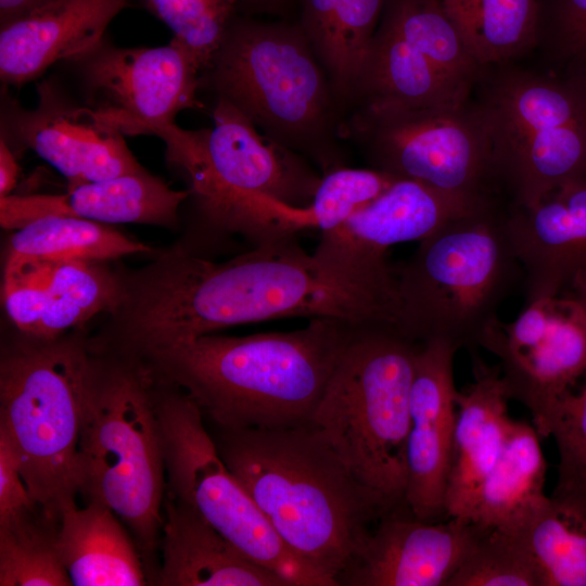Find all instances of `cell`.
I'll list each match as a JSON object with an SVG mask.
<instances>
[{
    "label": "cell",
    "mask_w": 586,
    "mask_h": 586,
    "mask_svg": "<svg viewBox=\"0 0 586 586\" xmlns=\"http://www.w3.org/2000/svg\"><path fill=\"white\" fill-rule=\"evenodd\" d=\"M118 273L120 295L106 331L122 357L273 319L397 322L396 275L387 263L333 262L306 253L294 238L256 245L222 263L174 250Z\"/></svg>",
    "instance_id": "obj_1"
},
{
    "label": "cell",
    "mask_w": 586,
    "mask_h": 586,
    "mask_svg": "<svg viewBox=\"0 0 586 586\" xmlns=\"http://www.w3.org/2000/svg\"><path fill=\"white\" fill-rule=\"evenodd\" d=\"M362 324L315 317L298 330L204 334L124 358L149 381L190 397L219 429L309 425L330 378Z\"/></svg>",
    "instance_id": "obj_2"
},
{
    "label": "cell",
    "mask_w": 586,
    "mask_h": 586,
    "mask_svg": "<svg viewBox=\"0 0 586 586\" xmlns=\"http://www.w3.org/2000/svg\"><path fill=\"white\" fill-rule=\"evenodd\" d=\"M215 443L282 542L329 586L361 553L370 524L392 512L313 424L219 429Z\"/></svg>",
    "instance_id": "obj_3"
},
{
    "label": "cell",
    "mask_w": 586,
    "mask_h": 586,
    "mask_svg": "<svg viewBox=\"0 0 586 586\" xmlns=\"http://www.w3.org/2000/svg\"><path fill=\"white\" fill-rule=\"evenodd\" d=\"M20 334L1 352L0 429L15 448L33 500L59 523L80 494L82 422L101 357L78 334Z\"/></svg>",
    "instance_id": "obj_4"
},
{
    "label": "cell",
    "mask_w": 586,
    "mask_h": 586,
    "mask_svg": "<svg viewBox=\"0 0 586 586\" xmlns=\"http://www.w3.org/2000/svg\"><path fill=\"white\" fill-rule=\"evenodd\" d=\"M507 211L495 201L448 220L395 269L396 329L403 336L421 344L445 341L457 351L480 347L501 304L523 284Z\"/></svg>",
    "instance_id": "obj_5"
},
{
    "label": "cell",
    "mask_w": 586,
    "mask_h": 586,
    "mask_svg": "<svg viewBox=\"0 0 586 586\" xmlns=\"http://www.w3.org/2000/svg\"><path fill=\"white\" fill-rule=\"evenodd\" d=\"M205 72L218 98L266 138L314 161L324 174L344 166L341 106L300 25L230 23Z\"/></svg>",
    "instance_id": "obj_6"
},
{
    "label": "cell",
    "mask_w": 586,
    "mask_h": 586,
    "mask_svg": "<svg viewBox=\"0 0 586 586\" xmlns=\"http://www.w3.org/2000/svg\"><path fill=\"white\" fill-rule=\"evenodd\" d=\"M420 345L394 326L360 327L311 422L359 483L390 511L407 506L410 391Z\"/></svg>",
    "instance_id": "obj_7"
},
{
    "label": "cell",
    "mask_w": 586,
    "mask_h": 586,
    "mask_svg": "<svg viewBox=\"0 0 586 586\" xmlns=\"http://www.w3.org/2000/svg\"><path fill=\"white\" fill-rule=\"evenodd\" d=\"M80 494L106 506L151 553L164 522L165 462L151 385L132 364L102 358L84 416Z\"/></svg>",
    "instance_id": "obj_8"
},
{
    "label": "cell",
    "mask_w": 586,
    "mask_h": 586,
    "mask_svg": "<svg viewBox=\"0 0 586 586\" xmlns=\"http://www.w3.org/2000/svg\"><path fill=\"white\" fill-rule=\"evenodd\" d=\"M168 495L194 509L245 557L290 586H329L282 542L220 457L203 413L181 391L150 382Z\"/></svg>",
    "instance_id": "obj_9"
},
{
    "label": "cell",
    "mask_w": 586,
    "mask_h": 586,
    "mask_svg": "<svg viewBox=\"0 0 586 586\" xmlns=\"http://www.w3.org/2000/svg\"><path fill=\"white\" fill-rule=\"evenodd\" d=\"M343 135L361 144L374 169L475 205L504 200L487 123L470 100L416 110L358 106Z\"/></svg>",
    "instance_id": "obj_10"
},
{
    "label": "cell",
    "mask_w": 586,
    "mask_h": 586,
    "mask_svg": "<svg viewBox=\"0 0 586 586\" xmlns=\"http://www.w3.org/2000/svg\"><path fill=\"white\" fill-rule=\"evenodd\" d=\"M152 135L165 142L167 161L188 175L202 216L256 193L307 205L322 179L301 155L259 135L249 117L221 98L212 127L186 130L170 123Z\"/></svg>",
    "instance_id": "obj_11"
},
{
    "label": "cell",
    "mask_w": 586,
    "mask_h": 586,
    "mask_svg": "<svg viewBox=\"0 0 586 586\" xmlns=\"http://www.w3.org/2000/svg\"><path fill=\"white\" fill-rule=\"evenodd\" d=\"M479 345L499 360L509 400L547 437L556 404L586 372V310L564 295L539 298L511 322L494 319Z\"/></svg>",
    "instance_id": "obj_12"
},
{
    "label": "cell",
    "mask_w": 586,
    "mask_h": 586,
    "mask_svg": "<svg viewBox=\"0 0 586 586\" xmlns=\"http://www.w3.org/2000/svg\"><path fill=\"white\" fill-rule=\"evenodd\" d=\"M92 107L123 135H152L198 106L200 67L179 43L116 48L103 40L78 59Z\"/></svg>",
    "instance_id": "obj_13"
},
{
    "label": "cell",
    "mask_w": 586,
    "mask_h": 586,
    "mask_svg": "<svg viewBox=\"0 0 586 586\" xmlns=\"http://www.w3.org/2000/svg\"><path fill=\"white\" fill-rule=\"evenodd\" d=\"M37 90V106L12 105L3 128L15 143L60 171L68 186L145 171L124 135L93 109L73 103L49 81Z\"/></svg>",
    "instance_id": "obj_14"
},
{
    "label": "cell",
    "mask_w": 586,
    "mask_h": 586,
    "mask_svg": "<svg viewBox=\"0 0 586 586\" xmlns=\"http://www.w3.org/2000/svg\"><path fill=\"white\" fill-rule=\"evenodd\" d=\"M457 349L445 341L422 343L410 391L405 501L425 521L446 519L458 391L454 380Z\"/></svg>",
    "instance_id": "obj_15"
},
{
    "label": "cell",
    "mask_w": 586,
    "mask_h": 586,
    "mask_svg": "<svg viewBox=\"0 0 586 586\" xmlns=\"http://www.w3.org/2000/svg\"><path fill=\"white\" fill-rule=\"evenodd\" d=\"M488 527L451 517L425 521L400 509L379 520L337 586H447Z\"/></svg>",
    "instance_id": "obj_16"
},
{
    "label": "cell",
    "mask_w": 586,
    "mask_h": 586,
    "mask_svg": "<svg viewBox=\"0 0 586 586\" xmlns=\"http://www.w3.org/2000/svg\"><path fill=\"white\" fill-rule=\"evenodd\" d=\"M483 205L419 181L397 178L341 226L321 233L315 253L349 265L384 264L390 246L420 241L448 220Z\"/></svg>",
    "instance_id": "obj_17"
},
{
    "label": "cell",
    "mask_w": 586,
    "mask_h": 586,
    "mask_svg": "<svg viewBox=\"0 0 586 586\" xmlns=\"http://www.w3.org/2000/svg\"><path fill=\"white\" fill-rule=\"evenodd\" d=\"M506 229L523 270L525 304L561 295L586 271V183L562 186L532 206H510Z\"/></svg>",
    "instance_id": "obj_18"
},
{
    "label": "cell",
    "mask_w": 586,
    "mask_h": 586,
    "mask_svg": "<svg viewBox=\"0 0 586 586\" xmlns=\"http://www.w3.org/2000/svg\"><path fill=\"white\" fill-rule=\"evenodd\" d=\"M395 180L394 176L374 168L343 166L324 174L307 205H292L266 194H249L212 212L204 220L217 231L242 235L254 246L294 238L297 232L310 229L329 232Z\"/></svg>",
    "instance_id": "obj_19"
},
{
    "label": "cell",
    "mask_w": 586,
    "mask_h": 586,
    "mask_svg": "<svg viewBox=\"0 0 586 586\" xmlns=\"http://www.w3.org/2000/svg\"><path fill=\"white\" fill-rule=\"evenodd\" d=\"M191 190H173L146 170L140 174L68 186L64 193L0 198V225L15 230L47 215L72 216L102 224L178 225V209Z\"/></svg>",
    "instance_id": "obj_20"
},
{
    "label": "cell",
    "mask_w": 586,
    "mask_h": 586,
    "mask_svg": "<svg viewBox=\"0 0 586 586\" xmlns=\"http://www.w3.org/2000/svg\"><path fill=\"white\" fill-rule=\"evenodd\" d=\"M127 0H50L1 26L0 77L22 85L62 60H78L102 40Z\"/></svg>",
    "instance_id": "obj_21"
},
{
    "label": "cell",
    "mask_w": 586,
    "mask_h": 586,
    "mask_svg": "<svg viewBox=\"0 0 586 586\" xmlns=\"http://www.w3.org/2000/svg\"><path fill=\"white\" fill-rule=\"evenodd\" d=\"M498 66L476 103L489 130L494 173L532 135L586 118L585 80Z\"/></svg>",
    "instance_id": "obj_22"
},
{
    "label": "cell",
    "mask_w": 586,
    "mask_h": 586,
    "mask_svg": "<svg viewBox=\"0 0 586 586\" xmlns=\"http://www.w3.org/2000/svg\"><path fill=\"white\" fill-rule=\"evenodd\" d=\"M474 381L458 392L446 517L469 519L484 479L499 458L513 419L499 365H486L471 351Z\"/></svg>",
    "instance_id": "obj_23"
},
{
    "label": "cell",
    "mask_w": 586,
    "mask_h": 586,
    "mask_svg": "<svg viewBox=\"0 0 586 586\" xmlns=\"http://www.w3.org/2000/svg\"><path fill=\"white\" fill-rule=\"evenodd\" d=\"M165 513L161 585L290 586L245 557L186 502L168 495Z\"/></svg>",
    "instance_id": "obj_24"
},
{
    "label": "cell",
    "mask_w": 586,
    "mask_h": 586,
    "mask_svg": "<svg viewBox=\"0 0 586 586\" xmlns=\"http://www.w3.org/2000/svg\"><path fill=\"white\" fill-rule=\"evenodd\" d=\"M470 94L381 21L358 69L348 103L416 110L462 103L470 100Z\"/></svg>",
    "instance_id": "obj_25"
},
{
    "label": "cell",
    "mask_w": 586,
    "mask_h": 586,
    "mask_svg": "<svg viewBox=\"0 0 586 586\" xmlns=\"http://www.w3.org/2000/svg\"><path fill=\"white\" fill-rule=\"evenodd\" d=\"M60 559L75 586L145 585L139 553L106 506L87 501L61 514L56 532Z\"/></svg>",
    "instance_id": "obj_26"
},
{
    "label": "cell",
    "mask_w": 586,
    "mask_h": 586,
    "mask_svg": "<svg viewBox=\"0 0 586 586\" xmlns=\"http://www.w3.org/2000/svg\"><path fill=\"white\" fill-rule=\"evenodd\" d=\"M534 425L513 420L506 445L481 484L469 520L511 530L547 496V462Z\"/></svg>",
    "instance_id": "obj_27"
},
{
    "label": "cell",
    "mask_w": 586,
    "mask_h": 586,
    "mask_svg": "<svg viewBox=\"0 0 586 586\" xmlns=\"http://www.w3.org/2000/svg\"><path fill=\"white\" fill-rule=\"evenodd\" d=\"M104 263L39 262L41 319L35 337L55 339L102 311L114 310L120 295V278Z\"/></svg>",
    "instance_id": "obj_28"
},
{
    "label": "cell",
    "mask_w": 586,
    "mask_h": 586,
    "mask_svg": "<svg viewBox=\"0 0 586 586\" xmlns=\"http://www.w3.org/2000/svg\"><path fill=\"white\" fill-rule=\"evenodd\" d=\"M534 557L544 586H586V500L552 493L511 528Z\"/></svg>",
    "instance_id": "obj_29"
},
{
    "label": "cell",
    "mask_w": 586,
    "mask_h": 586,
    "mask_svg": "<svg viewBox=\"0 0 586 586\" xmlns=\"http://www.w3.org/2000/svg\"><path fill=\"white\" fill-rule=\"evenodd\" d=\"M13 231L7 256L56 262H107L152 252L151 247L107 224L72 216H41Z\"/></svg>",
    "instance_id": "obj_30"
},
{
    "label": "cell",
    "mask_w": 586,
    "mask_h": 586,
    "mask_svg": "<svg viewBox=\"0 0 586 586\" xmlns=\"http://www.w3.org/2000/svg\"><path fill=\"white\" fill-rule=\"evenodd\" d=\"M446 78L472 91L483 67L438 0H386L381 16Z\"/></svg>",
    "instance_id": "obj_31"
},
{
    "label": "cell",
    "mask_w": 586,
    "mask_h": 586,
    "mask_svg": "<svg viewBox=\"0 0 586 586\" xmlns=\"http://www.w3.org/2000/svg\"><path fill=\"white\" fill-rule=\"evenodd\" d=\"M537 0H472L464 42L482 66L507 64L537 41Z\"/></svg>",
    "instance_id": "obj_32"
},
{
    "label": "cell",
    "mask_w": 586,
    "mask_h": 586,
    "mask_svg": "<svg viewBox=\"0 0 586 586\" xmlns=\"http://www.w3.org/2000/svg\"><path fill=\"white\" fill-rule=\"evenodd\" d=\"M59 523L40 510L0 525L1 586H68L56 549Z\"/></svg>",
    "instance_id": "obj_33"
},
{
    "label": "cell",
    "mask_w": 586,
    "mask_h": 586,
    "mask_svg": "<svg viewBox=\"0 0 586 586\" xmlns=\"http://www.w3.org/2000/svg\"><path fill=\"white\" fill-rule=\"evenodd\" d=\"M447 586H544L538 564L521 537L486 528Z\"/></svg>",
    "instance_id": "obj_34"
},
{
    "label": "cell",
    "mask_w": 586,
    "mask_h": 586,
    "mask_svg": "<svg viewBox=\"0 0 586 586\" xmlns=\"http://www.w3.org/2000/svg\"><path fill=\"white\" fill-rule=\"evenodd\" d=\"M174 33L173 40L193 58L201 72L218 50L235 7L244 0H140Z\"/></svg>",
    "instance_id": "obj_35"
},
{
    "label": "cell",
    "mask_w": 586,
    "mask_h": 586,
    "mask_svg": "<svg viewBox=\"0 0 586 586\" xmlns=\"http://www.w3.org/2000/svg\"><path fill=\"white\" fill-rule=\"evenodd\" d=\"M385 1H337L327 75L340 106L349 102L358 69L379 26Z\"/></svg>",
    "instance_id": "obj_36"
},
{
    "label": "cell",
    "mask_w": 586,
    "mask_h": 586,
    "mask_svg": "<svg viewBox=\"0 0 586 586\" xmlns=\"http://www.w3.org/2000/svg\"><path fill=\"white\" fill-rule=\"evenodd\" d=\"M537 41L546 56L586 81V0H537Z\"/></svg>",
    "instance_id": "obj_37"
},
{
    "label": "cell",
    "mask_w": 586,
    "mask_h": 586,
    "mask_svg": "<svg viewBox=\"0 0 586 586\" xmlns=\"http://www.w3.org/2000/svg\"><path fill=\"white\" fill-rule=\"evenodd\" d=\"M548 436L559 453L558 482L552 493L586 499V387L566 392L556 404Z\"/></svg>",
    "instance_id": "obj_38"
},
{
    "label": "cell",
    "mask_w": 586,
    "mask_h": 586,
    "mask_svg": "<svg viewBox=\"0 0 586 586\" xmlns=\"http://www.w3.org/2000/svg\"><path fill=\"white\" fill-rule=\"evenodd\" d=\"M38 510L23 479L15 448L5 431L0 429V525Z\"/></svg>",
    "instance_id": "obj_39"
},
{
    "label": "cell",
    "mask_w": 586,
    "mask_h": 586,
    "mask_svg": "<svg viewBox=\"0 0 586 586\" xmlns=\"http://www.w3.org/2000/svg\"><path fill=\"white\" fill-rule=\"evenodd\" d=\"M301 28L328 71L332 52L333 18L339 0H301Z\"/></svg>",
    "instance_id": "obj_40"
},
{
    "label": "cell",
    "mask_w": 586,
    "mask_h": 586,
    "mask_svg": "<svg viewBox=\"0 0 586 586\" xmlns=\"http://www.w3.org/2000/svg\"><path fill=\"white\" fill-rule=\"evenodd\" d=\"M18 175V165L9 143L4 138L0 140V198L7 196L15 187Z\"/></svg>",
    "instance_id": "obj_41"
},
{
    "label": "cell",
    "mask_w": 586,
    "mask_h": 586,
    "mask_svg": "<svg viewBox=\"0 0 586 586\" xmlns=\"http://www.w3.org/2000/svg\"><path fill=\"white\" fill-rule=\"evenodd\" d=\"M50 0H0L1 26Z\"/></svg>",
    "instance_id": "obj_42"
},
{
    "label": "cell",
    "mask_w": 586,
    "mask_h": 586,
    "mask_svg": "<svg viewBox=\"0 0 586 586\" xmlns=\"http://www.w3.org/2000/svg\"><path fill=\"white\" fill-rule=\"evenodd\" d=\"M451 21L456 24L460 34L463 35L472 0H438Z\"/></svg>",
    "instance_id": "obj_43"
},
{
    "label": "cell",
    "mask_w": 586,
    "mask_h": 586,
    "mask_svg": "<svg viewBox=\"0 0 586 586\" xmlns=\"http://www.w3.org/2000/svg\"><path fill=\"white\" fill-rule=\"evenodd\" d=\"M561 295L576 301L586 310V271L578 275Z\"/></svg>",
    "instance_id": "obj_44"
},
{
    "label": "cell",
    "mask_w": 586,
    "mask_h": 586,
    "mask_svg": "<svg viewBox=\"0 0 586 586\" xmlns=\"http://www.w3.org/2000/svg\"><path fill=\"white\" fill-rule=\"evenodd\" d=\"M244 1L267 10V9H275L279 7L285 0H244Z\"/></svg>",
    "instance_id": "obj_45"
}]
</instances>
